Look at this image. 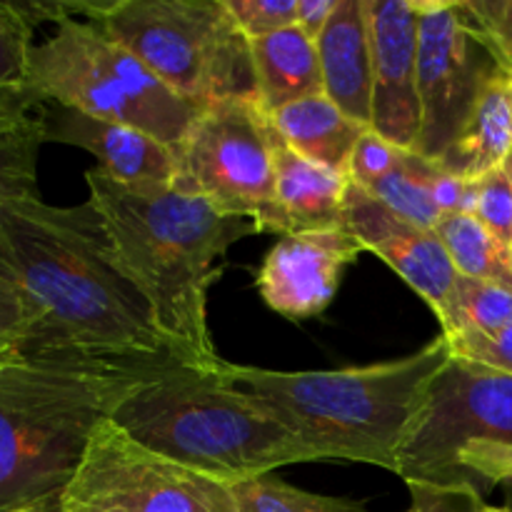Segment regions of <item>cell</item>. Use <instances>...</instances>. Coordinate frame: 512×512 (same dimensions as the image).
I'll return each instance as SVG.
<instances>
[{"instance_id":"30bf717a","label":"cell","mask_w":512,"mask_h":512,"mask_svg":"<svg viewBox=\"0 0 512 512\" xmlns=\"http://www.w3.org/2000/svg\"><path fill=\"white\" fill-rule=\"evenodd\" d=\"M60 512H238L230 485L185 468L103 420L73 480L58 498Z\"/></svg>"},{"instance_id":"d6986e66","label":"cell","mask_w":512,"mask_h":512,"mask_svg":"<svg viewBox=\"0 0 512 512\" xmlns=\"http://www.w3.org/2000/svg\"><path fill=\"white\" fill-rule=\"evenodd\" d=\"M512 153V73L500 65L480 88L468 118L438 160L445 170L475 183L503 168Z\"/></svg>"},{"instance_id":"cb8c5ba5","label":"cell","mask_w":512,"mask_h":512,"mask_svg":"<svg viewBox=\"0 0 512 512\" xmlns=\"http://www.w3.org/2000/svg\"><path fill=\"white\" fill-rule=\"evenodd\" d=\"M43 143V120L33 110L0 118V208L38 198V153Z\"/></svg>"},{"instance_id":"d590c367","label":"cell","mask_w":512,"mask_h":512,"mask_svg":"<svg viewBox=\"0 0 512 512\" xmlns=\"http://www.w3.org/2000/svg\"><path fill=\"white\" fill-rule=\"evenodd\" d=\"M18 110H33V105H30L23 95H8V98H0V118L10 113H18Z\"/></svg>"},{"instance_id":"1f68e13d","label":"cell","mask_w":512,"mask_h":512,"mask_svg":"<svg viewBox=\"0 0 512 512\" xmlns=\"http://www.w3.org/2000/svg\"><path fill=\"white\" fill-rule=\"evenodd\" d=\"M408 512H483L485 500L473 485H425L410 483Z\"/></svg>"},{"instance_id":"7c38bea8","label":"cell","mask_w":512,"mask_h":512,"mask_svg":"<svg viewBox=\"0 0 512 512\" xmlns=\"http://www.w3.org/2000/svg\"><path fill=\"white\" fill-rule=\"evenodd\" d=\"M373 53V125L390 145L413 153L420 135L418 5L365 0Z\"/></svg>"},{"instance_id":"8fae6325","label":"cell","mask_w":512,"mask_h":512,"mask_svg":"<svg viewBox=\"0 0 512 512\" xmlns=\"http://www.w3.org/2000/svg\"><path fill=\"white\" fill-rule=\"evenodd\" d=\"M415 5L420 135L413 153L438 163L500 63L463 5L443 0H415Z\"/></svg>"},{"instance_id":"277c9868","label":"cell","mask_w":512,"mask_h":512,"mask_svg":"<svg viewBox=\"0 0 512 512\" xmlns=\"http://www.w3.org/2000/svg\"><path fill=\"white\" fill-rule=\"evenodd\" d=\"M453 355L443 333L408 358L320 373H278L228 363L225 378L253 395L320 460L395 473L400 443L433 375Z\"/></svg>"},{"instance_id":"74e56055","label":"cell","mask_w":512,"mask_h":512,"mask_svg":"<svg viewBox=\"0 0 512 512\" xmlns=\"http://www.w3.org/2000/svg\"><path fill=\"white\" fill-rule=\"evenodd\" d=\"M503 168H505V173H508V178H510V183H512V153L508 155V160H505V163H503Z\"/></svg>"},{"instance_id":"f546056e","label":"cell","mask_w":512,"mask_h":512,"mask_svg":"<svg viewBox=\"0 0 512 512\" xmlns=\"http://www.w3.org/2000/svg\"><path fill=\"white\" fill-rule=\"evenodd\" d=\"M500 65L512 73V0H460Z\"/></svg>"},{"instance_id":"83f0119b","label":"cell","mask_w":512,"mask_h":512,"mask_svg":"<svg viewBox=\"0 0 512 512\" xmlns=\"http://www.w3.org/2000/svg\"><path fill=\"white\" fill-rule=\"evenodd\" d=\"M458 465L465 480L483 495L495 485H505L512 498V445L470 443L460 450Z\"/></svg>"},{"instance_id":"ba28073f","label":"cell","mask_w":512,"mask_h":512,"mask_svg":"<svg viewBox=\"0 0 512 512\" xmlns=\"http://www.w3.org/2000/svg\"><path fill=\"white\" fill-rule=\"evenodd\" d=\"M470 443L512 445V375L450 355L420 398L395 473L408 485H470L458 465Z\"/></svg>"},{"instance_id":"7402d4cb","label":"cell","mask_w":512,"mask_h":512,"mask_svg":"<svg viewBox=\"0 0 512 512\" xmlns=\"http://www.w3.org/2000/svg\"><path fill=\"white\" fill-rule=\"evenodd\" d=\"M463 278L500 285L512 293V248L495 238L470 213H450L435 228Z\"/></svg>"},{"instance_id":"44dd1931","label":"cell","mask_w":512,"mask_h":512,"mask_svg":"<svg viewBox=\"0 0 512 512\" xmlns=\"http://www.w3.org/2000/svg\"><path fill=\"white\" fill-rule=\"evenodd\" d=\"M268 120L290 150L340 175H348L355 145L368 130L350 120L325 95L285 105L270 113Z\"/></svg>"},{"instance_id":"e0dca14e","label":"cell","mask_w":512,"mask_h":512,"mask_svg":"<svg viewBox=\"0 0 512 512\" xmlns=\"http://www.w3.org/2000/svg\"><path fill=\"white\" fill-rule=\"evenodd\" d=\"M273 128V125H270ZM275 233L280 238L343 228L348 175L315 165L290 150L273 128Z\"/></svg>"},{"instance_id":"603a6c76","label":"cell","mask_w":512,"mask_h":512,"mask_svg":"<svg viewBox=\"0 0 512 512\" xmlns=\"http://www.w3.org/2000/svg\"><path fill=\"white\" fill-rule=\"evenodd\" d=\"M435 318L440 320L445 338H490L512 325V293L500 285L458 275L443 310Z\"/></svg>"},{"instance_id":"ffe728a7","label":"cell","mask_w":512,"mask_h":512,"mask_svg":"<svg viewBox=\"0 0 512 512\" xmlns=\"http://www.w3.org/2000/svg\"><path fill=\"white\" fill-rule=\"evenodd\" d=\"M258 103L265 115L298 100L323 95L318 45L298 25L250 40Z\"/></svg>"},{"instance_id":"52a82bcc","label":"cell","mask_w":512,"mask_h":512,"mask_svg":"<svg viewBox=\"0 0 512 512\" xmlns=\"http://www.w3.org/2000/svg\"><path fill=\"white\" fill-rule=\"evenodd\" d=\"M85 20H95L155 78L198 108L230 98L258 100L250 40L225 0L93 3Z\"/></svg>"},{"instance_id":"7a4b0ae2","label":"cell","mask_w":512,"mask_h":512,"mask_svg":"<svg viewBox=\"0 0 512 512\" xmlns=\"http://www.w3.org/2000/svg\"><path fill=\"white\" fill-rule=\"evenodd\" d=\"M85 180L120 263L145 293L170 345L190 368L225 373L228 360L220 358L208 328V293L230 245L258 233L253 220L220 213L175 185L133 188L98 168Z\"/></svg>"},{"instance_id":"9c48e42d","label":"cell","mask_w":512,"mask_h":512,"mask_svg":"<svg viewBox=\"0 0 512 512\" xmlns=\"http://www.w3.org/2000/svg\"><path fill=\"white\" fill-rule=\"evenodd\" d=\"M175 188L225 215L275 233L273 128L258 100L230 98L203 108L178 148Z\"/></svg>"},{"instance_id":"4dcf8cb0","label":"cell","mask_w":512,"mask_h":512,"mask_svg":"<svg viewBox=\"0 0 512 512\" xmlns=\"http://www.w3.org/2000/svg\"><path fill=\"white\" fill-rule=\"evenodd\" d=\"M400 153H403V150L390 145L388 140L380 138L375 130L368 128L363 135H360L358 145H355L353 150V158H350V168H348L350 183L360 185L363 190L373 188L378 180H383L385 175L395 168Z\"/></svg>"},{"instance_id":"d4e9b609","label":"cell","mask_w":512,"mask_h":512,"mask_svg":"<svg viewBox=\"0 0 512 512\" xmlns=\"http://www.w3.org/2000/svg\"><path fill=\"white\" fill-rule=\"evenodd\" d=\"M230 490L238 512H370L363 500L305 493L268 475L235 483Z\"/></svg>"},{"instance_id":"d6a6232c","label":"cell","mask_w":512,"mask_h":512,"mask_svg":"<svg viewBox=\"0 0 512 512\" xmlns=\"http://www.w3.org/2000/svg\"><path fill=\"white\" fill-rule=\"evenodd\" d=\"M448 343L453 348V355L512 375V325L503 333L490 335V338L468 335V338H448Z\"/></svg>"},{"instance_id":"3957f363","label":"cell","mask_w":512,"mask_h":512,"mask_svg":"<svg viewBox=\"0 0 512 512\" xmlns=\"http://www.w3.org/2000/svg\"><path fill=\"white\" fill-rule=\"evenodd\" d=\"M175 365L110 363L25 335L0 353V512L60 498L120 400Z\"/></svg>"},{"instance_id":"4fadbf2b","label":"cell","mask_w":512,"mask_h":512,"mask_svg":"<svg viewBox=\"0 0 512 512\" xmlns=\"http://www.w3.org/2000/svg\"><path fill=\"white\" fill-rule=\"evenodd\" d=\"M365 253L345 228L285 235L260 268L258 285L265 305L290 320L320 315L340 288L348 265Z\"/></svg>"},{"instance_id":"f35d334b","label":"cell","mask_w":512,"mask_h":512,"mask_svg":"<svg viewBox=\"0 0 512 512\" xmlns=\"http://www.w3.org/2000/svg\"><path fill=\"white\" fill-rule=\"evenodd\" d=\"M483 512H512L510 508H490V505H485Z\"/></svg>"},{"instance_id":"ac0fdd59","label":"cell","mask_w":512,"mask_h":512,"mask_svg":"<svg viewBox=\"0 0 512 512\" xmlns=\"http://www.w3.org/2000/svg\"><path fill=\"white\" fill-rule=\"evenodd\" d=\"M368 193L395 215L425 230L438 228L450 213H470L473 203V183L410 150L400 153L395 168Z\"/></svg>"},{"instance_id":"4316f807","label":"cell","mask_w":512,"mask_h":512,"mask_svg":"<svg viewBox=\"0 0 512 512\" xmlns=\"http://www.w3.org/2000/svg\"><path fill=\"white\" fill-rule=\"evenodd\" d=\"M470 215L512 248V183L505 168H495L475 180Z\"/></svg>"},{"instance_id":"6da1fadb","label":"cell","mask_w":512,"mask_h":512,"mask_svg":"<svg viewBox=\"0 0 512 512\" xmlns=\"http://www.w3.org/2000/svg\"><path fill=\"white\" fill-rule=\"evenodd\" d=\"M0 275L35 313L28 338L110 363L188 365L158 328L93 200L0 208ZM190 368V365H188Z\"/></svg>"},{"instance_id":"5b68a950","label":"cell","mask_w":512,"mask_h":512,"mask_svg":"<svg viewBox=\"0 0 512 512\" xmlns=\"http://www.w3.org/2000/svg\"><path fill=\"white\" fill-rule=\"evenodd\" d=\"M110 420L145 448L225 485L263 478L318 453L225 373L178 365L130 390Z\"/></svg>"},{"instance_id":"8992f818","label":"cell","mask_w":512,"mask_h":512,"mask_svg":"<svg viewBox=\"0 0 512 512\" xmlns=\"http://www.w3.org/2000/svg\"><path fill=\"white\" fill-rule=\"evenodd\" d=\"M23 98L128 125L178 153L203 108L155 78L95 20L65 18L30 53Z\"/></svg>"},{"instance_id":"8d00e7d4","label":"cell","mask_w":512,"mask_h":512,"mask_svg":"<svg viewBox=\"0 0 512 512\" xmlns=\"http://www.w3.org/2000/svg\"><path fill=\"white\" fill-rule=\"evenodd\" d=\"M3 512H60V508H58V498H55V500H43V503L25 505V508L3 510Z\"/></svg>"},{"instance_id":"e575fe53","label":"cell","mask_w":512,"mask_h":512,"mask_svg":"<svg viewBox=\"0 0 512 512\" xmlns=\"http://www.w3.org/2000/svg\"><path fill=\"white\" fill-rule=\"evenodd\" d=\"M335 8H338V0H298V20H295V25H298L310 40L318 43L320 33L325 30V25H328Z\"/></svg>"},{"instance_id":"836d02e7","label":"cell","mask_w":512,"mask_h":512,"mask_svg":"<svg viewBox=\"0 0 512 512\" xmlns=\"http://www.w3.org/2000/svg\"><path fill=\"white\" fill-rule=\"evenodd\" d=\"M35 313L10 280L0 275V353L33 330Z\"/></svg>"},{"instance_id":"484cf974","label":"cell","mask_w":512,"mask_h":512,"mask_svg":"<svg viewBox=\"0 0 512 512\" xmlns=\"http://www.w3.org/2000/svg\"><path fill=\"white\" fill-rule=\"evenodd\" d=\"M33 25L18 3L0 0V98L23 95L33 53Z\"/></svg>"},{"instance_id":"f1b7e54d","label":"cell","mask_w":512,"mask_h":512,"mask_svg":"<svg viewBox=\"0 0 512 512\" xmlns=\"http://www.w3.org/2000/svg\"><path fill=\"white\" fill-rule=\"evenodd\" d=\"M225 8L248 40L273 35L298 20V0H225Z\"/></svg>"},{"instance_id":"5bb4252c","label":"cell","mask_w":512,"mask_h":512,"mask_svg":"<svg viewBox=\"0 0 512 512\" xmlns=\"http://www.w3.org/2000/svg\"><path fill=\"white\" fill-rule=\"evenodd\" d=\"M343 228L390 265L438 315L458 280L453 260L435 230H425L350 183L343 205Z\"/></svg>"},{"instance_id":"9a60e30c","label":"cell","mask_w":512,"mask_h":512,"mask_svg":"<svg viewBox=\"0 0 512 512\" xmlns=\"http://www.w3.org/2000/svg\"><path fill=\"white\" fill-rule=\"evenodd\" d=\"M45 140L83 148L98 160V170L123 185H173L178 178V153L170 145L120 123L90 118L78 110L43 105Z\"/></svg>"},{"instance_id":"2e32d148","label":"cell","mask_w":512,"mask_h":512,"mask_svg":"<svg viewBox=\"0 0 512 512\" xmlns=\"http://www.w3.org/2000/svg\"><path fill=\"white\" fill-rule=\"evenodd\" d=\"M323 95L350 120L373 125V53L365 0H338L318 38Z\"/></svg>"}]
</instances>
